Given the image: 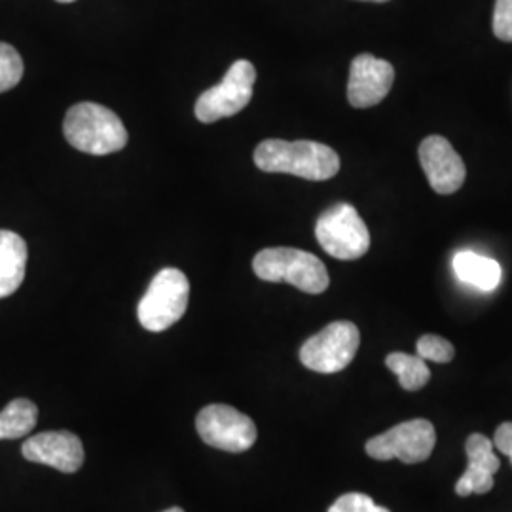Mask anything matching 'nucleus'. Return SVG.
Listing matches in <instances>:
<instances>
[{
  "label": "nucleus",
  "mask_w": 512,
  "mask_h": 512,
  "mask_svg": "<svg viewBox=\"0 0 512 512\" xmlns=\"http://www.w3.org/2000/svg\"><path fill=\"white\" fill-rule=\"evenodd\" d=\"M255 164L266 173H287L308 181H329L340 171V156L315 141H262L255 150Z\"/></svg>",
  "instance_id": "1"
},
{
  "label": "nucleus",
  "mask_w": 512,
  "mask_h": 512,
  "mask_svg": "<svg viewBox=\"0 0 512 512\" xmlns=\"http://www.w3.org/2000/svg\"><path fill=\"white\" fill-rule=\"evenodd\" d=\"M63 133L71 147L92 156L114 154L128 145V131L118 114L97 103L71 107L65 116Z\"/></svg>",
  "instance_id": "2"
},
{
  "label": "nucleus",
  "mask_w": 512,
  "mask_h": 512,
  "mask_svg": "<svg viewBox=\"0 0 512 512\" xmlns=\"http://www.w3.org/2000/svg\"><path fill=\"white\" fill-rule=\"evenodd\" d=\"M256 277L268 283H289L302 293L321 294L329 289L327 266L308 251L291 247L264 249L255 256Z\"/></svg>",
  "instance_id": "3"
},
{
  "label": "nucleus",
  "mask_w": 512,
  "mask_h": 512,
  "mask_svg": "<svg viewBox=\"0 0 512 512\" xmlns=\"http://www.w3.org/2000/svg\"><path fill=\"white\" fill-rule=\"evenodd\" d=\"M190 298L188 277L177 268H164L148 285L139 302L137 315L143 329L164 332L183 319Z\"/></svg>",
  "instance_id": "4"
},
{
  "label": "nucleus",
  "mask_w": 512,
  "mask_h": 512,
  "mask_svg": "<svg viewBox=\"0 0 512 512\" xmlns=\"http://www.w3.org/2000/svg\"><path fill=\"white\" fill-rule=\"evenodd\" d=\"M315 238L338 260H357L370 249V232L365 220L349 203H338L321 213L315 224Z\"/></svg>",
  "instance_id": "5"
},
{
  "label": "nucleus",
  "mask_w": 512,
  "mask_h": 512,
  "mask_svg": "<svg viewBox=\"0 0 512 512\" xmlns=\"http://www.w3.org/2000/svg\"><path fill=\"white\" fill-rule=\"evenodd\" d=\"M361 344L359 329L349 321H334L311 336L300 348V361L319 374L342 372L357 355Z\"/></svg>",
  "instance_id": "6"
},
{
  "label": "nucleus",
  "mask_w": 512,
  "mask_h": 512,
  "mask_svg": "<svg viewBox=\"0 0 512 512\" xmlns=\"http://www.w3.org/2000/svg\"><path fill=\"white\" fill-rule=\"evenodd\" d=\"M255 65L247 59L236 61L222 82L207 90L196 101V118L203 124H213L220 118L238 114L251 103L255 86Z\"/></svg>",
  "instance_id": "7"
},
{
  "label": "nucleus",
  "mask_w": 512,
  "mask_h": 512,
  "mask_svg": "<svg viewBox=\"0 0 512 512\" xmlns=\"http://www.w3.org/2000/svg\"><path fill=\"white\" fill-rule=\"evenodd\" d=\"M437 444V431L427 420L403 421L366 442V454L378 461L401 459L414 465L429 458Z\"/></svg>",
  "instance_id": "8"
},
{
  "label": "nucleus",
  "mask_w": 512,
  "mask_h": 512,
  "mask_svg": "<svg viewBox=\"0 0 512 512\" xmlns=\"http://www.w3.org/2000/svg\"><path fill=\"white\" fill-rule=\"evenodd\" d=\"M200 439L224 452L241 454L256 442L255 421L228 404H209L196 418Z\"/></svg>",
  "instance_id": "9"
},
{
  "label": "nucleus",
  "mask_w": 512,
  "mask_h": 512,
  "mask_svg": "<svg viewBox=\"0 0 512 512\" xmlns=\"http://www.w3.org/2000/svg\"><path fill=\"white\" fill-rule=\"evenodd\" d=\"M395 82L389 61L370 54L357 55L349 69L348 99L355 109H370L384 101Z\"/></svg>",
  "instance_id": "10"
},
{
  "label": "nucleus",
  "mask_w": 512,
  "mask_h": 512,
  "mask_svg": "<svg viewBox=\"0 0 512 512\" xmlns=\"http://www.w3.org/2000/svg\"><path fill=\"white\" fill-rule=\"evenodd\" d=\"M420 164L437 194H456L465 183L467 169L461 156L450 141L440 135H431L421 141Z\"/></svg>",
  "instance_id": "11"
},
{
  "label": "nucleus",
  "mask_w": 512,
  "mask_h": 512,
  "mask_svg": "<svg viewBox=\"0 0 512 512\" xmlns=\"http://www.w3.org/2000/svg\"><path fill=\"white\" fill-rule=\"evenodd\" d=\"M21 454L27 461L54 467L61 473H76L84 465V446L71 431H46L23 442Z\"/></svg>",
  "instance_id": "12"
},
{
  "label": "nucleus",
  "mask_w": 512,
  "mask_h": 512,
  "mask_svg": "<svg viewBox=\"0 0 512 512\" xmlns=\"http://www.w3.org/2000/svg\"><path fill=\"white\" fill-rule=\"evenodd\" d=\"M25 268V239L10 230H0V298H6L18 291L25 279Z\"/></svg>",
  "instance_id": "13"
},
{
  "label": "nucleus",
  "mask_w": 512,
  "mask_h": 512,
  "mask_svg": "<svg viewBox=\"0 0 512 512\" xmlns=\"http://www.w3.org/2000/svg\"><path fill=\"white\" fill-rule=\"evenodd\" d=\"M454 272L463 283H469L480 291H494L501 281V266L494 258L471 251H459L454 256Z\"/></svg>",
  "instance_id": "14"
},
{
  "label": "nucleus",
  "mask_w": 512,
  "mask_h": 512,
  "mask_svg": "<svg viewBox=\"0 0 512 512\" xmlns=\"http://www.w3.org/2000/svg\"><path fill=\"white\" fill-rule=\"evenodd\" d=\"M38 421L37 404L29 399H16L0 412V440L27 437Z\"/></svg>",
  "instance_id": "15"
},
{
  "label": "nucleus",
  "mask_w": 512,
  "mask_h": 512,
  "mask_svg": "<svg viewBox=\"0 0 512 512\" xmlns=\"http://www.w3.org/2000/svg\"><path fill=\"white\" fill-rule=\"evenodd\" d=\"M385 365L399 376V384L406 391H418L425 387L431 372L429 366L421 359L420 355H408V353H389L385 359Z\"/></svg>",
  "instance_id": "16"
},
{
  "label": "nucleus",
  "mask_w": 512,
  "mask_h": 512,
  "mask_svg": "<svg viewBox=\"0 0 512 512\" xmlns=\"http://www.w3.org/2000/svg\"><path fill=\"white\" fill-rule=\"evenodd\" d=\"M465 452H467V458H469V465H475L480 467L488 473L495 475L501 467V461L495 456L494 442L490 439H486L484 435L480 433H473L467 442H465Z\"/></svg>",
  "instance_id": "17"
},
{
  "label": "nucleus",
  "mask_w": 512,
  "mask_h": 512,
  "mask_svg": "<svg viewBox=\"0 0 512 512\" xmlns=\"http://www.w3.org/2000/svg\"><path fill=\"white\" fill-rule=\"evenodd\" d=\"M23 59L12 44L0 42V93L16 88L23 78Z\"/></svg>",
  "instance_id": "18"
},
{
  "label": "nucleus",
  "mask_w": 512,
  "mask_h": 512,
  "mask_svg": "<svg viewBox=\"0 0 512 512\" xmlns=\"http://www.w3.org/2000/svg\"><path fill=\"white\" fill-rule=\"evenodd\" d=\"M492 488H494V475L480 467L469 465L456 484V494L461 497L473 494L482 495L488 494Z\"/></svg>",
  "instance_id": "19"
},
{
  "label": "nucleus",
  "mask_w": 512,
  "mask_h": 512,
  "mask_svg": "<svg viewBox=\"0 0 512 512\" xmlns=\"http://www.w3.org/2000/svg\"><path fill=\"white\" fill-rule=\"evenodd\" d=\"M418 355L423 361H435V363H450L456 355L454 346L437 334H425L418 340Z\"/></svg>",
  "instance_id": "20"
},
{
  "label": "nucleus",
  "mask_w": 512,
  "mask_h": 512,
  "mask_svg": "<svg viewBox=\"0 0 512 512\" xmlns=\"http://www.w3.org/2000/svg\"><path fill=\"white\" fill-rule=\"evenodd\" d=\"M329 512H391L372 501L365 494H346L338 497Z\"/></svg>",
  "instance_id": "21"
},
{
  "label": "nucleus",
  "mask_w": 512,
  "mask_h": 512,
  "mask_svg": "<svg viewBox=\"0 0 512 512\" xmlns=\"http://www.w3.org/2000/svg\"><path fill=\"white\" fill-rule=\"evenodd\" d=\"M495 37L503 42H512V0H495Z\"/></svg>",
  "instance_id": "22"
},
{
  "label": "nucleus",
  "mask_w": 512,
  "mask_h": 512,
  "mask_svg": "<svg viewBox=\"0 0 512 512\" xmlns=\"http://www.w3.org/2000/svg\"><path fill=\"white\" fill-rule=\"evenodd\" d=\"M494 446L501 454H505L507 458H511L512 463V421L501 423V425L497 427L494 437Z\"/></svg>",
  "instance_id": "23"
},
{
  "label": "nucleus",
  "mask_w": 512,
  "mask_h": 512,
  "mask_svg": "<svg viewBox=\"0 0 512 512\" xmlns=\"http://www.w3.org/2000/svg\"><path fill=\"white\" fill-rule=\"evenodd\" d=\"M164 512H184L181 507H171V509H167V511Z\"/></svg>",
  "instance_id": "24"
},
{
  "label": "nucleus",
  "mask_w": 512,
  "mask_h": 512,
  "mask_svg": "<svg viewBox=\"0 0 512 512\" xmlns=\"http://www.w3.org/2000/svg\"><path fill=\"white\" fill-rule=\"evenodd\" d=\"M57 2H61V4H69V2H74V0H57Z\"/></svg>",
  "instance_id": "25"
},
{
  "label": "nucleus",
  "mask_w": 512,
  "mask_h": 512,
  "mask_svg": "<svg viewBox=\"0 0 512 512\" xmlns=\"http://www.w3.org/2000/svg\"><path fill=\"white\" fill-rule=\"evenodd\" d=\"M366 2H389V0H366Z\"/></svg>",
  "instance_id": "26"
}]
</instances>
